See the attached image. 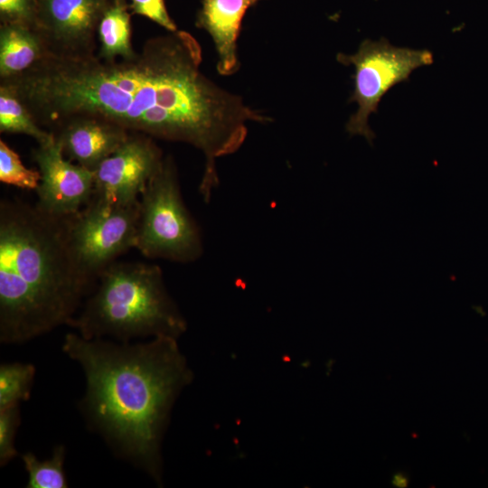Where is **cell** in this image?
I'll list each match as a JSON object with an SVG mask.
<instances>
[{"label": "cell", "instance_id": "cell-11", "mask_svg": "<svg viewBox=\"0 0 488 488\" xmlns=\"http://www.w3.org/2000/svg\"><path fill=\"white\" fill-rule=\"evenodd\" d=\"M64 155L78 164L95 171L128 138L122 127L92 117H76L62 121L50 131Z\"/></svg>", "mask_w": 488, "mask_h": 488}, {"label": "cell", "instance_id": "cell-22", "mask_svg": "<svg viewBox=\"0 0 488 488\" xmlns=\"http://www.w3.org/2000/svg\"><path fill=\"white\" fill-rule=\"evenodd\" d=\"M393 483L397 486L404 487L407 485L408 480L403 474H398L394 476Z\"/></svg>", "mask_w": 488, "mask_h": 488}, {"label": "cell", "instance_id": "cell-13", "mask_svg": "<svg viewBox=\"0 0 488 488\" xmlns=\"http://www.w3.org/2000/svg\"><path fill=\"white\" fill-rule=\"evenodd\" d=\"M48 50L37 31L19 23L0 27V80L19 75L42 60Z\"/></svg>", "mask_w": 488, "mask_h": 488}, {"label": "cell", "instance_id": "cell-20", "mask_svg": "<svg viewBox=\"0 0 488 488\" xmlns=\"http://www.w3.org/2000/svg\"><path fill=\"white\" fill-rule=\"evenodd\" d=\"M37 0H0L2 23L34 26Z\"/></svg>", "mask_w": 488, "mask_h": 488}, {"label": "cell", "instance_id": "cell-12", "mask_svg": "<svg viewBox=\"0 0 488 488\" xmlns=\"http://www.w3.org/2000/svg\"><path fill=\"white\" fill-rule=\"evenodd\" d=\"M261 0H203L197 25L211 35L218 53L217 70L234 74L239 68L237 41L247 10Z\"/></svg>", "mask_w": 488, "mask_h": 488}, {"label": "cell", "instance_id": "cell-9", "mask_svg": "<svg viewBox=\"0 0 488 488\" xmlns=\"http://www.w3.org/2000/svg\"><path fill=\"white\" fill-rule=\"evenodd\" d=\"M164 158L155 138L130 133L94 171L93 193L121 203L136 202Z\"/></svg>", "mask_w": 488, "mask_h": 488}, {"label": "cell", "instance_id": "cell-18", "mask_svg": "<svg viewBox=\"0 0 488 488\" xmlns=\"http://www.w3.org/2000/svg\"><path fill=\"white\" fill-rule=\"evenodd\" d=\"M40 180L39 170L25 167L19 155L0 140V181L21 189L36 190Z\"/></svg>", "mask_w": 488, "mask_h": 488}, {"label": "cell", "instance_id": "cell-7", "mask_svg": "<svg viewBox=\"0 0 488 488\" xmlns=\"http://www.w3.org/2000/svg\"><path fill=\"white\" fill-rule=\"evenodd\" d=\"M336 59L354 68L353 90L349 102H356L358 109L350 117L345 129L350 136H363L370 145L376 136L369 126V117L377 113L385 94L408 80L415 70L434 62L429 50L394 46L386 38L366 39L355 53H338Z\"/></svg>", "mask_w": 488, "mask_h": 488}, {"label": "cell", "instance_id": "cell-6", "mask_svg": "<svg viewBox=\"0 0 488 488\" xmlns=\"http://www.w3.org/2000/svg\"><path fill=\"white\" fill-rule=\"evenodd\" d=\"M139 210V200L121 203L92 193L80 211L68 217L73 260L92 289L107 267L136 248Z\"/></svg>", "mask_w": 488, "mask_h": 488}, {"label": "cell", "instance_id": "cell-4", "mask_svg": "<svg viewBox=\"0 0 488 488\" xmlns=\"http://www.w3.org/2000/svg\"><path fill=\"white\" fill-rule=\"evenodd\" d=\"M69 326L86 339L129 343L147 337L178 339L187 323L157 265L116 261L100 274Z\"/></svg>", "mask_w": 488, "mask_h": 488}, {"label": "cell", "instance_id": "cell-1", "mask_svg": "<svg viewBox=\"0 0 488 488\" xmlns=\"http://www.w3.org/2000/svg\"><path fill=\"white\" fill-rule=\"evenodd\" d=\"M202 60L197 40L177 30L147 39L129 58L47 54L0 84L47 131L71 117H92L130 133L192 145L205 160L200 188L210 192L219 185L217 159L241 147L248 123L271 117L211 80Z\"/></svg>", "mask_w": 488, "mask_h": 488}, {"label": "cell", "instance_id": "cell-15", "mask_svg": "<svg viewBox=\"0 0 488 488\" xmlns=\"http://www.w3.org/2000/svg\"><path fill=\"white\" fill-rule=\"evenodd\" d=\"M0 132L23 134L34 138L38 145L52 141V133L41 127L17 95L0 84Z\"/></svg>", "mask_w": 488, "mask_h": 488}, {"label": "cell", "instance_id": "cell-21", "mask_svg": "<svg viewBox=\"0 0 488 488\" xmlns=\"http://www.w3.org/2000/svg\"><path fill=\"white\" fill-rule=\"evenodd\" d=\"M132 14L144 15L169 32L177 31L176 24L169 16L164 0H130Z\"/></svg>", "mask_w": 488, "mask_h": 488}, {"label": "cell", "instance_id": "cell-2", "mask_svg": "<svg viewBox=\"0 0 488 488\" xmlns=\"http://www.w3.org/2000/svg\"><path fill=\"white\" fill-rule=\"evenodd\" d=\"M62 351L84 373L79 406L88 427L162 484L164 435L175 400L193 378L177 339L132 343L70 333Z\"/></svg>", "mask_w": 488, "mask_h": 488}, {"label": "cell", "instance_id": "cell-10", "mask_svg": "<svg viewBox=\"0 0 488 488\" xmlns=\"http://www.w3.org/2000/svg\"><path fill=\"white\" fill-rule=\"evenodd\" d=\"M33 156L41 174L35 203L41 211L64 218L88 203L94 191V172L66 160L55 138L38 145Z\"/></svg>", "mask_w": 488, "mask_h": 488}, {"label": "cell", "instance_id": "cell-16", "mask_svg": "<svg viewBox=\"0 0 488 488\" xmlns=\"http://www.w3.org/2000/svg\"><path fill=\"white\" fill-rule=\"evenodd\" d=\"M22 461L28 474L27 488H67L65 472V447L57 446L50 458L39 460L31 452L22 455Z\"/></svg>", "mask_w": 488, "mask_h": 488}, {"label": "cell", "instance_id": "cell-19", "mask_svg": "<svg viewBox=\"0 0 488 488\" xmlns=\"http://www.w3.org/2000/svg\"><path fill=\"white\" fill-rule=\"evenodd\" d=\"M21 421L20 405L0 409V465L5 466L18 455L14 441Z\"/></svg>", "mask_w": 488, "mask_h": 488}, {"label": "cell", "instance_id": "cell-17", "mask_svg": "<svg viewBox=\"0 0 488 488\" xmlns=\"http://www.w3.org/2000/svg\"><path fill=\"white\" fill-rule=\"evenodd\" d=\"M35 368L31 363L0 365V409L20 405L30 398Z\"/></svg>", "mask_w": 488, "mask_h": 488}, {"label": "cell", "instance_id": "cell-14", "mask_svg": "<svg viewBox=\"0 0 488 488\" xmlns=\"http://www.w3.org/2000/svg\"><path fill=\"white\" fill-rule=\"evenodd\" d=\"M99 49L97 55L104 60L129 58L136 51L131 44L130 13L125 0H112L105 10L97 31Z\"/></svg>", "mask_w": 488, "mask_h": 488}, {"label": "cell", "instance_id": "cell-5", "mask_svg": "<svg viewBox=\"0 0 488 488\" xmlns=\"http://www.w3.org/2000/svg\"><path fill=\"white\" fill-rule=\"evenodd\" d=\"M139 204L136 249L142 255L179 263L192 262L202 256L201 230L183 202L177 168L170 155L146 183Z\"/></svg>", "mask_w": 488, "mask_h": 488}, {"label": "cell", "instance_id": "cell-3", "mask_svg": "<svg viewBox=\"0 0 488 488\" xmlns=\"http://www.w3.org/2000/svg\"><path fill=\"white\" fill-rule=\"evenodd\" d=\"M68 217L0 202V342L23 343L69 325L92 288L73 260Z\"/></svg>", "mask_w": 488, "mask_h": 488}, {"label": "cell", "instance_id": "cell-8", "mask_svg": "<svg viewBox=\"0 0 488 488\" xmlns=\"http://www.w3.org/2000/svg\"><path fill=\"white\" fill-rule=\"evenodd\" d=\"M112 0H37L33 28L50 55L84 57L97 53L99 21Z\"/></svg>", "mask_w": 488, "mask_h": 488}]
</instances>
